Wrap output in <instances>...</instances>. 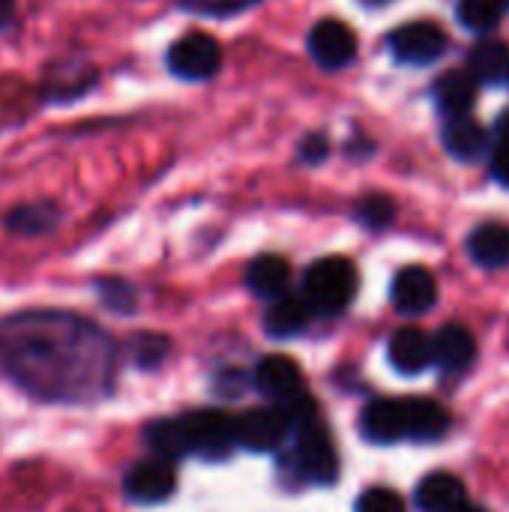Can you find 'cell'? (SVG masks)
<instances>
[{
	"label": "cell",
	"instance_id": "cell-19",
	"mask_svg": "<svg viewBox=\"0 0 509 512\" xmlns=\"http://www.w3.org/2000/svg\"><path fill=\"white\" fill-rule=\"evenodd\" d=\"M477 354L474 336L462 324H447L432 339V363H438L444 372H462Z\"/></svg>",
	"mask_w": 509,
	"mask_h": 512
},
{
	"label": "cell",
	"instance_id": "cell-23",
	"mask_svg": "<svg viewBox=\"0 0 509 512\" xmlns=\"http://www.w3.org/2000/svg\"><path fill=\"white\" fill-rule=\"evenodd\" d=\"M312 312L306 306L303 297L297 294H282L276 300H270V309L264 315V330L270 336H279V339H288V336H297L300 330H306Z\"/></svg>",
	"mask_w": 509,
	"mask_h": 512
},
{
	"label": "cell",
	"instance_id": "cell-22",
	"mask_svg": "<svg viewBox=\"0 0 509 512\" xmlns=\"http://www.w3.org/2000/svg\"><path fill=\"white\" fill-rule=\"evenodd\" d=\"M144 441L156 453V459H165V462H177V459L192 453V438H189L186 417L150 423L147 432H144Z\"/></svg>",
	"mask_w": 509,
	"mask_h": 512
},
{
	"label": "cell",
	"instance_id": "cell-15",
	"mask_svg": "<svg viewBox=\"0 0 509 512\" xmlns=\"http://www.w3.org/2000/svg\"><path fill=\"white\" fill-rule=\"evenodd\" d=\"M387 357L396 372L420 375L432 366V339L417 327H405V330L393 333V339L387 345Z\"/></svg>",
	"mask_w": 509,
	"mask_h": 512
},
{
	"label": "cell",
	"instance_id": "cell-35",
	"mask_svg": "<svg viewBox=\"0 0 509 512\" xmlns=\"http://www.w3.org/2000/svg\"><path fill=\"white\" fill-rule=\"evenodd\" d=\"M495 141H509V108L501 114V120L495 126Z\"/></svg>",
	"mask_w": 509,
	"mask_h": 512
},
{
	"label": "cell",
	"instance_id": "cell-4",
	"mask_svg": "<svg viewBox=\"0 0 509 512\" xmlns=\"http://www.w3.org/2000/svg\"><path fill=\"white\" fill-rule=\"evenodd\" d=\"M288 435L294 438V462L300 477L315 486H333L339 477V456L318 414L294 423Z\"/></svg>",
	"mask_w": 509,
	"mask_h": 512
},
{
	"label": "cell",
	"instance_id": "cell-7",
	"mask_svg": "<svg viewBox=\"0 0 509 512\" xmlns=\"http://www.w3.org/2000/svg\"><path fill=\"white\" fill-rule=\"evenodd\" d=\"M387 48L405 66H429L444 57L447 33L435 21H408L387 36Z\"/></svg>",
	"mask_w": 509,
	"mask_h": 512
},
{
	"label": "cell",
	"instance_id": "cell-9",
	"mask_svg": "<svg viewBox=\"0 0 509 512\" xmlns=\"http://www.w3.org/2000/svg\"><path fill=\"white\" fill-rule=\"evenodd\" d=\"M234 438L237 447L249 453H267L276 450L288 438V423L282 408H252L234 420Z\"/></svg>",
	"mask_w": 509,
	"mask_h": 512
},
{
	"label": "cell",
	"instance_id": "cell-25",
	"mask_svg": "<svg viewBox=\"0 0 509 512\" xmlns=\"http://www.w3.org/2000/svg\"><path fill=\"white\" fill-rule=\"evenodd\" d=\"M408 402V438L411 441H438L450 429L447 411L432 399H405Z\"/></svg>",
	"mask_w": 509,
	"mask_h": 512
},
{
	"label": "cell",
	"instance_id": "cell-17",
	"mask_svg": "<svg viewBox=\"0 0 509 512\" xmlns=\"http://www.w3.org/2000/svg\"><path fill=\"white\" fill-rule=\"evenodd\" d=\"M444 147L453 159L459 162H474L486 153L489 147V132L483 129V123H477L471 114H462V117H450L444 123Z\"/></svg>",
	"mask_w": 509,
	"mask_h": 512
},
{
	"label": "cell",
	"instance_id": "cell-26",
	"mask_svg": "<svg viewBox=\"0 0 509 512\" xmlns=\"http://www.w3.org/2000/svg\"><path fill=\"white\" fill-rule=\"evenodd\" d=\"M507 3L504 0H459L456 6V18L465 30L471 33H492L498 30L501 18H504Z\"/></svg>",
	"mask_w": 509,
	"mask_h": 512
},
{
	"label": "cell",
	"instance_id": "cell-11",
	"mask_svg": "<svg viewBox=\"0 0 509 512\" xmlns=\"http://www.w3.org/2000/svg\"><path fill=\"white\" fill-rule=\"evenodd\" d=\"M360 432L372 444H396L408 438V402L375 399L360 414Z\"/></svg>",
	"mask_w": 509,
	"mask_h": 512
},
{
	"label": "cell",
	"instance_id": "cell-31",
	"mask_svg": "<svg viewBox=\"0 0 509 512\" xmlns=\"http://www.w3.org/2000/svg\"><path fill=\"white\" fill-rule=\"evenodd\" d=\"M330 159V135L327 132H306L297 144V162L303 165H321Z\"/></svg>",
	"mask_w": 509,
	"mask_h": 512
},
{
	"label": "cell",
	"instance_id": "cell-1",
	"mask_svg": "<svg viewBox=\"0 0 509 512\" xmlns=\"http://www.w3.org/2000/svg\"><path fill=\"white\" fill-rule=\"evenodd\" d=\"M0 360L21 390L45 402H93L114 372V348L99 327L48 309L0 324Z\"/></svg>",
	"mask_w": 509,
	"mask_h": 512
},
{
	"label": "cell",
	"instance_id": "cell-36",
	"mask_svg": "<svg viewBox=\"0 0 509 512\" xmlns=\"http://www.w3.org/2000/svg\"><path fill=\"white\" fill-rule=\"evenodd\" d=\"M357 3H363V6H369V9H381V6H390L393 0H357Z\"/></svg>",
	"mask_w": 509,
	"mask_h": 512
},
{
	"label": "cell",
	"instance_id": "cell-27",
	"mask_svg": "<svg viewBox=\"0 0 509 512\" xmlns=\"http://www.w3.org/2000/svg\"><path fill=\"white\" fill-rule=\"evenodd\" d=\"M264 0H174V6L180 12H189V15H198V18H237V15H246L252 9H258Z\"/></svg>",
	"mask_w": 509,
	"mask_h": 512
},
{
	"label": "cell",
	"instance_id": "cell-8",
	"mask_svg": "<svg viewBox=\"0 0 509 512\" xmlns=\"http://www.w3.org/2000/svg\"><path fill=\"white\" fill-rule=\"evenodd\" d=\"M186 426L192 438V453H198L201 459L219 462V459H228V453L237 447L234 417H228L225 411H216V408L195 411L186 417Z\"/></svg>",
	"mask_w": 509,
	"mask_h": 512
},
{
	"label": "cell",
	"instance_id": "cell-32",
	"mask_svg": "<svg viewBox=\"0 0 509 512\" xmlns=\"http://www.w3.org/2000/svg\"><path fill=\"white\" fill-rule=\"evenodd\" d=\"M357 512H405V501L393 489H369L360 495Z\"/></svg>",
	"mask_w": 509,
	"mask_h": 512
},
{
	"label": "cell",
	"instance_id": "cell-18",
	"mask_svg": "<svg viewBox=\"0 0 509 512\" xmlns=\"http://www.w3.org/2000/svg\"><path fill=\"white\" fill-rule=\"evenodd\" d=\"M468 75L477 84L489 87H507L509 84V45L501 39H483L474 45L468 57Z\"/></svg>",
	"mask_w": 509,
	"mask_h": 512
},
{
	"label": "cell",
	"instance_id": "cell-37",
	"mask_svg": "<svg viewBox=\"0 0 509 512\" xmlns=\"http://www.w3.org/2000/svg\"><path fill=\"white\" fill-rule=\"evenodd\" d=\"M459 512H489V510H483V507H477V504H462Z\"/></svg>",
	"mask_w": 509,
	"mask_h": 512
},
{
	"label": "cell",
	"instance_id": "cell-34",
	"mask_svg": "<svg viewBox=\"0 0 509 512\" xmlns=\"http://www.w3.org/2000/svg\"><path fill=\"white\" fill-rule=\"evenodd\" d=\"M15 12H18V0H0V33H3L6 27H12Z\"/></svg>",
	"mask_w": 509,
	"mask_h": 512
},
{
	"label": "cell",
	"instance_id": "cell-33",
	"mask_svg": "<svg viewBox=\"0 0 509 512\" xmlns=\"http://www.w3.org/2000/svg\"><path fill=\"white\" fill-rule=\"evenodd\" d=\"M492 174L498 183L509 186V141H495V153H492Z\"/></svg>",
	"mask_w": 509,
	"mask_h": 512
},
{
	"label": "cell",
	"instance_id": "cell-13",
	"mask_svg": "<svg viewBox=\"0 0 509 512\" xmlns=\"http://www.w3.org/2000/svg\"><path fill=\"white\" fill-rule=\"evenodd\" d=\"M255 387L270 402L285 405V402H291L294 396L303 393V372H300V366L291 357L270 354L255 369Z\"/></svg>",
	"mask_w": 509,
	"mask_h": 512
},
{
	"label": "cell",
	"instance_id": "cell-28",
	"mask_svg": "<svg viewBox=\"0 0 509 512\" xmlns=\"http://www.w3.org/2000/svg\"><path fill=\"white\" fill-rule=\"evenodd\" d=\"M396 216V204L390 195H381V192H372V195H363L354 207V219L360 225H366L369 231H381L393 222Z\"/></svg>",
	"mask_w": 509,
	"mask_h": 512
},
{
	"label": "cell",
	"instance_id": "cell-5",
	"mask_svg": "<svg viewBox=\"0 0 509 512\" xmlns=\"http://www.w3.org/2000/svg\"><path fill=\"white\" fill-rule=\"evenodd\" d=\"M99 84V69L81 57H63L45 66L36 96L42 105H69L84 99Z\"/></svg>",
	"mask_w": 509,
	"mask_h": 512
},
{
	"label": "cell",
	"instance_id": "cell-10",
	"mask_svg": "<svg viewBox=\"0 0 509 512\" xmlns=\"http://www.w3.org/2000/svg\"><path fill=\"white\" fill-rule=\"evenodd\" d=\"M174 486H177L174 462H165V459H144L132 465L123 477L126 498L138 504H159L174 495Z\"/></svg>",
	"mask_w": 509,
	"mask_h": 512
},
{
	"label": "cell",
	"instance_id": "cell-20",
	"mask_svg": "<svg viewBox=\"0 0 509 512\" xmlns=\"http://www.w3.org/2000/svg\"><path fill=\"white\" fill-rule=\"evenodd\" d=\"M465 501V486L459 477L447 474V471H435L429 474L420 486H417V507L420 512H459Z\"/></svg>",
	"mask_w": 509,
	"mask_h": 512
},
{
	"label": "cell",
	"instance_id": "cell-38",
	"mask_svg": "<svg viewBox=\"0 0 509 512\" xmlns=\"http://www.w3.org/2000/svg\"><path fill=\"white\" fill-rule=\"evenodd\" d=\"M504 3H507V6H509V0H504Z\"/></svg>",
	"mask_w": 509,
	"mask_h": 512
},
{
	"label": "cell",
	"instance_id": "cell-12",
	"mask_svg": "<svg viewBox=\"0 0 509 512\" xmlns=\"http://www.w3.org/2000/svg\"><path fill=\"white\" fill-rule=\"evenodd\" d=\"M390 297H393L396 312H402L408 318L426 315L438 300V282L426 267H405L396 273Z\"/></svg>",
	"mask_w": 509,
	"mask_h": 512
},
{
	"label": "cell",
	"instance_id": "cell-2",
	"mask_svg": "<svg viewBox=\"0 0 509 512\" xmlns=\"http://www.w3.org/2000/svg\"><path fill=\"white\" fill-rule=\"evenodd\" d=\"M357 285H360L357 267L342 255H327L306 270L300 297L306 300L312 315L333 318L354 303Z\"/></svg>",
	"mask_w": 509,
	"mask_h": 512
},
{
	"label": "cell",
	"instance_id": "cell-14",
	"mask_svg": "<svg viewBox=\"0 0 509 512\" xmlns=\"http://www.w3.org/2000/svg\"><path fill=\"white\" fill-rule=\"evenodd\" d=\"M432 99H435V105H438L444 120L471 114V108L477 102V81L468 75V69L444 72L435 81V87H432Z\"/></svg>",
	"mask_w": 509,
	"mask_h": 512
},
{
	"label": "cell",
	"instance_id": "cell-3",
	"mask_svg": "<svg viewBox=\"0 0 509 512\" xmlns=\"http://www.w3.org/2000/svg\"><path fill=\"white\" fill-rule=\"evenodd\" d=\"M222 42L207 30H189L177 36L165 51V69L171 78L186 84H204L222 72Z\"/></svg>",
	"mask_w": 509,
	"mask_h": 512
},
{
	"label": "cell",
	"instance_id": "cell-21",
	"mask_svg": "<svg viewBox=\"0 0 509 512\" xmlns=\"http://www.w3.org/2000/svg\"><path fill=\"white\" fill-rule=\"evenodd\" d=\"M57 222H60V207L54 201H27V204H18L3 219V225L12 234H21V237H42V234L54 231Z\"/></svg>",
	"mask_w": 509,
	"mask_h": 512
},
{
	"label": "cell",
	"instance_id": "cell-6",
	"mask_svg": "<svg viewBox=\"0 0 509 512\" xmlns=\"http://www.w3.org/2000/svg\"><path fill=\"white\" fill-rule=\"evenodd\" d=\"M306 51L324 72H339L357 57V33L342 18H321L306 33Z\"/></svg>",
	"mask_w": 509,
	"mask_h": 512
},
{
	"label": "cell",
	"instance_id": "cell-16",
	"mask_svg": "<svg viewBox=\"0 0 509 512\" xmlns=\"http://www.w3.org/2000/svg\"><path fill=\"white\" fill-rule=\"evenodd\" d=\"M246 285L255 297L261 300H276L282 294H288L291 285V264L282 255H258L249 261L246 267Z\"/></svg>",
	"mask_w": 509,
	"mask_h": 512
},
{
	"label": "cell",
	"instance_id": "cell-30",
	"mask_svg": "<svg viewBox=\"0 0 509 512\" xmlns=\"http://www.w3.org/2000/svg\"><path fill=\"white\" fill-rule=\"evenodd\" d=\"M96 291H99L102 303L114 312H129L135 306V291L123 279H102V282H96Z\"/></svg>",
	"mask_w": 509,
	"mask_h": 512
},
{
	"label": "cell",
	"instance_id": "cell-29",
	"mask_svg": "<svg viewBox=\"0 0 509 512\" xmlns=\"http://www.w3.org/2000/svg\"><path fill=\"white\" fill-rule=\"evenodd\" d=\"M168 348H171V342L165 336H138L132 345V354L141 369H153L168 357Z\"/></svg>",
	"mask_w": 509,
	"mask_h": 512
},
{
	"label": "cell",
	"instance_id": "cell-24",
	"mask_svg": "<svg viewBox=\"0 0 509 512\" xmlns=\"http://www.w3.org/2000/svg\"><path fill=\"white\" fill-rule=\"evenodd\" d=\"M468 255L486 270L504 267V264H509V231L504 225H495V222L480 225L468 237Z\"/></svg>",
	"mask_w": 509,
	"mask_h": 512
}]
</instances>
